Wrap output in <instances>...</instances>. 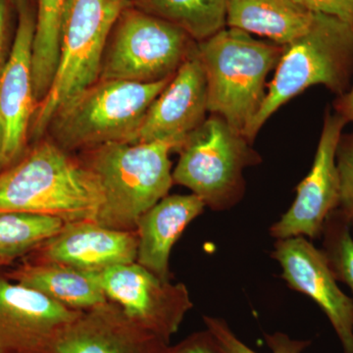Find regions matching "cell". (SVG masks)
Listing matches in <instances>:
<instances>
[{
  "label": "cell",
  "mask_w": 353,
  "mask_h": 353,
  "mask_svg": "<svg viewBox=\"0 0 353 353\" xmlns=\"http://www.w3.org/2000/svg\"><path fill=\"white\" fill-rule=\"evenodd\" d=\"M101 205L92 174L52 141H41L0 174V213L51 216L70 224L97 222Z\"/></svg>",
  "instance_id": "1"
},
{
  "label": "cell",
  "mask_w": 353,
  "mask_h": 353,
  "mask_svg": "<svg viewBox=\"0 0 353 353\" xmlns=\"http://www.w3.org/2000/svg\"><path fill=\"white\" fill-rule=\"evenodd\" d=\"M169 143H108L87 150L82 163L101 192L97 223L123 231H136L137 222L168 194L173 185Z\"/></svg>",
  "instance_id": "2"
},
{
  "label": "cell",
  "mask_w": 353,
  "mask_h": 353,
  "mask_svg": "<svg viewBox=\"0 0 353 353\" xmlns=\"http://www.w3.org/2000/svg\"><path fill=\"white\" fill-rule=\"evenodd\" d=\"M284 50L285 46L228 27L199 41L196 53L208 83V110L245 137L266 97L267 76Z\"/></svg>",
  "instance_id": "3"
},
{
  "label": "cell",
  "mask_w": 353,
  "mask_h": 353,
  "mask_svg": "<svg viewBox=\"0 0 353 353\" xmlns=\"http://www.w3.org/2000/svg\"><path fill=\"white\" fill-rule=\"evenodd\" d=\"M353 76V29L336 18L314 13L303 36L285 46L259 113L245 132L252 143L272 114L306 88L321 85L341 95Z\"/></svg>",
  "instance_id": "4"
},
{
  "label": "cell",
  "mask_w": 353,
  "mask_h": 353,
  "mask_svg": "<svg viewBox=\"0 0 353 353\" xmlns=\"http://www.w3.org/2000/svg\"><path fill=\"white\" fill-rule=\"evenodd\" d=\"M131 0H68L60 30L59 59L48 94L38 104L30 134L41 139L55 113L101 78L114 26Z\"/></svg>",
  "instance_id": "5"
},
{
  "label": "cell",
  "mask_w": 353,
  "mask_h": 353,
  "mask_svg": "<svg viewBox=\"0 0 353 353\" xmlns=\"http://www.w3.org/2000/svg\"><path fill=\"white\" fill-rule=\"evenodd\" d=\"M172 79L157 83L99 80L67 102L48 131L64 150L132 141L148 108Z\"/></svg>",
  "instance_id": "6"
},
{
  "label": "cell",
  "mask_w": 353,
  "mask_h": 353,
  "mask_svg": "<svg viewBox=\"0 0 353 353\" xmlns=\"http://www.w3.org/2000/svg\"><path fill=\"white\" fill-rule=\"evenodd\" d=\"M248 143L220 116L204 120L179 148L174 183L189 188L214 211L233 208L245 194L243 170L259 161Z\"/></svg>",
  "instance_id": "7"
},
{
  "label": "cell",
  "mask_w": 353,
  "mask_h": 353,
  "mask_svg": "<svg viewBox=\"0 0 353 353\" xmlns=\"http://www.w3.org/2000/svg\"><path fill=\"white\" fill-rule=\"evenodd\" d=\"M196 46L181 28L129 6L114 26L99 80L139 83L166 80Z\"/></svg>",
  "instance_id": "8"
},
{
  "label": "cell",
  "mask_w": 353,
  "mask_h": 353,
  "mask_svg": "<svg viewBox=\"0 0 353 353\" xmlns=\"http://www.w3.org/2000/svg\"><path fill=\"white\" fill-rule=\"evenodd\" d=\"M101 282L108 301L130 320L169 343L192 307L185 285L162 280L138 262L104 269Z\"/></svg>",
  "instance_id": "9"
},
{
  "label": "cell",
  "mask_w": 353,
  "mask_h": 353,
  "mask_svg": "<svg viewBox=\"0 0 353 353\" xmlns=\"http://www.w3.org/2000/svg\"><path fill=\"white\" fill-rule=\"evenodd\" d=\"M345 125L338 114L327 111L311 170L297 185L296 197L289 210L272 225L273 238H321L327 218L340 204L336 150Z\"/></svg>",
  "instance_id": "10"
},
{
  "label": "cell",
  "mask_w": 353,
  "mask_h": 353,
  "mask_svg": "<svg viewBox=\"0 0 353 353\" xmlns=\"http://www.w3.org/2000/svg\"><path fill=\"white\" fill-rule=\"evenodd\" d=\"M272 257L290 289L308 296L328 318L343 347L353 353V303L340 289L323 250L305 236L279 239Z\"/></svg>",
  "instance_id": "11"
},
{
  "label": "cell",
  "mask_w": 353,
  "mask_h": 353,
  "mask_svg": "<svg viewBox=\"0 0 353 353\" xmlns=\"http://www.w3.org/2000/svg\"><path fill=\"white\" fill-rule=\"evenodd\" d=\"M15 39L0 71V123L4 131L3 166L22 154L36 112L32 43L36 17L28 0H17Z\"/></svg>",
  "instance_id": "12"
},
{
  "label": "cell",
  "mask_w": 353,
  "mask_h": 353,
  "mask_svg": "<svg viewBox=\"0 0 353 353\" xmlns=\"http://www.w3.org/2000/svg\"><path fill=\"white\" fill-rule=\"evenodd\" d=\"M80 312L0 278V353H50L58 334Z\"/></svg>",
  "instance_id": "13"
},
{
  "label": "cell",
  "mask_w": 353,
  "mask_h": 353,
  "mask_svg": "<svg viewBox=\"0 0 353 353\" xmlns=\"http://www.w3.org/2000/svg\"><path fill=\"white\" fill-rule=\"evenodd\" d=\"M206 111L208 83L196 48L152 102L132 143L159 141L178 152Z\"/></svg>",
  "instance_id": "14"
},
{
  "label": "cell",
  "mask_w": 353,
  "mask_h": 353,
  "mask_svg": "<svg viewBox=\"0 0 353 353\" xmlns=\"http://www.w3.org/2000/svg\"><path fill=\"white\" fill-rule=\"evenodd\" d=\"M169 341L130 320L108 301L81 311L58 334L50 353H172Z\"/></svg>",
  "instance_id": "15"
},
{
  "label": "cell",
  "mask_w": 353,
  "mask_h": 353,
  "mask_svg": "<svg viewBox=\"0 0 353 353\" xmlns=\"http://www.w3.org/2000/svg\"><path fill=\"white\" fill-rule=\"evenodd\" d=\"M137 256L136 231L110 229L90 221L66 224L43 248V262L90 271L132 263Z\"/></svg>",
  "instance_id": "16"
},
{
  "label": "cell",
  "mask_w": 353,
  "mask_h": 353,
  "mask_svg": "<svg viewBox=\"0 0 353 353\" xmlns=\"http://www.w3.org/2000/svg\"><path fill=\"white\" fill-rule=\"evenodd\" d=\"M205 204L196 194L166 196L137 222V262L157 277L169 281L172 248L185 228L203 213Z\"/></svg>",
  "instance_id": "17"
},
{
  "label": "cell",
  "mask_w": 353,
  "mask_h": 353,
  "mask_svg": "<svg viewBox=\"0 0 353 353\" xmlns=\"http://www.w3.org/2000/svg\"><path fill=\"white\" fill-rule=\"evenodd\" d=\"M9 277L74 310H88L108 303L102 289L101 271L43 262L20 267Z\"/></svg>",
  "instance_id": "18"
},
{
  "label": "cell",
  "mask_w": 353,
  "mask_h": 353,
  "mask_svg": "<svg viewBox=\"0 0 353 353\" xmlns=\"http://www.w3.org/2000/svg\"><path fill=\"white\" fill-rule=\"evenodd\" d=\"M314 13L296 0H226V27L287 46L303 36Z\"/></svg>",
  "instance_id": "19"
},
{
  "label": "cell",
  "mask_w": 353,
  "mask_h": 353,
  "mask_svg": "<svg viewBox=\"0 0 353 353\" xmlns=\"http://www.w3.org/2000/svg\"><path fill=\"white\" fill-rule=\"evenodd\" d=\"M141 10L202 41L226 28V0H138Z\"/></svg>",
  "instance_id": "20"
},
{
  "label": "cell",
  "mask_w": 353,
  "mask_h": 353,
  "mask_svg": "<svg viewBox=\"0 0 353 353\" xmlns=\"http://www.w3.org/2000/svg\"><path fill=\"white\" fill-rule=\"evenodd\" d=\"M68 0H39L34 43L32 76L37 106L50 90L59 59L60 30Z\"/></svg>",
  "instance_id": "21"
},
{
  "label": "cell",
  "mask_w": 353,
  "mask_h": 353,
  "mask_svg": "<svg viewBox=\"0 0 353 353\" xmlns=\"http://www.w3.org/2000/svg\"><path fill=\"white\" fill-rule=\"evenodd\" d=\"M66 223L51 216L0 213V257L11 259L50 240Z\"/></svg>",
  "instance_id": "22"
},
{
  "label": "cell",
  "mask_w": 353,
  "mask_h": 353,
  "mask_svg": "<svg viewBox=\"0 0 353 353\" xmlns=\"http://www.w3.org/2000/svg\"><path fill=\"white\" fill-rule=\"evenodd\" d=\"M322 250L338 282L350 288L353 303V238L347 218L336 209L323 227Z\"/></svg>",
  "instance_id": "23"
},
{
  "label": "cell",
  "mask_w": 353,
  "mask_h": 353,
  "mask_svg": "<svg viewBox=\"0 0 353 353\" xmlns=\"http://www.w3.org/2000/svg\"><path fill=\"white\" fill-rule=\"evenodd\" d=\"M203 320L206 328L215 336L225 352L259 353L243 343L225 320L210 316H203ZM265 341L270 348L271 353H301L311 343L310 341L294 340L281 332L265 334Z\"/></svg>",
  "instance_id": "24"
},
{
  "label": "cell",
  "mask_w": 353,
  "mask_h": 353,
  "mask_svg": "<svg viewBox=\"0 0 353 353\" xmlns=\"http://www.w3.org/2000/svg\"><path fill=\"white\" fill-rule=\"evenodd\" d=\"M336 165L340 176V204L339 210L347 218L353 238V132L341 134Z\"/></svg>",
  "instance_id": "25"
},
{
  "label": "cell",
  "mask_w": 353,
  "mask_h": 353,
  "mask_svg": "<svg viewBox=\"0 0 353 353\" xmlns=\"http://www.w3.org/2000/svg\"><path fill=\"white\" fill-rule=\"evenodd\" d=\"M312 13L336 18L353 29V0H296Z\"/></svg>",
  "instance_id": "26"
},
{
  "label": "cell",
  "mask_w": 353,
  "mask_h": 353,
  "mask_svg": "<svg viewBox=\"0 0 353 353\" xmlns=\"http://www.w3.org/2000/svg\"><path fill=\"white\" fill-rule=\"evenodd\" d=\"M172 353H226L208 330L199 332L173 347Z\"/></svg>",
  "instance_id": "27"
},
{
  "label": "cell",
  "mask_w": 353,
  "mask_h": 353,
  "mask_svg": "<svg viewBox=\"0 0 353 353\" xmlns=\"http://www.w3.org/2000/svg\"><path fill=\"white\" fill-rule=\"evenodd\" d=\"M9 0H0V71L6 64L8 39Z\"/></svg>",
  "instance_id": "28"
},
{
  "label": "cell",
  "mask_w": 353,
  "mask_h": 353,
  "mask_svg": "<svg viewBox=\"0 0 353 353\" xmlns=\"http://www.w3.org/2000/svg\"><path fill=\"white\" fill-rule=\"evenodd\" d=\"M334 113L345 122L353 123V85L345 94L339 95L334 103Z\"/></svg>",
  "instance_id": "29"
},
{
  "label": "cell",
  "mask_w": 353,
  "mask_h": 353,
  "mask_svg": "<svg viewBox=\"0 0 353 353\" xmlns=\"http://www.w3.org/2000/svg\"><path fill=\"white\" fill-rule=\"evenodd\" d=\"M4 131L0 123V167L3 166Z\"/></svg>",
  "instance_id": "30"
},
{
  "label": "cell",
  "mask_w": 353,
  "mask_h": 353,
  "mask_svg": "<svg viewBox=\"0 0 353 353\" xmlns=\"http://www.w3.org/2000/svg\"><path fill=\"white\" fill-rule=\"evenodd\" d=\"M8 261H9V260L1 259V257H0V266H2V265H6V264L8 263Z\"/></svg>",
  "instance_id": "31"
}]
</instances>
